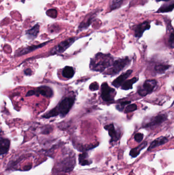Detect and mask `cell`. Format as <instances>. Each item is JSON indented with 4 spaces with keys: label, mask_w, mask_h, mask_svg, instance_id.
<instances>
[{
    "label": "cell",
    "mask_w": 174,
    "mask_h": 175,
    "mask_svg": "<svg viewBox=\"0 0 174 175\" xmlns=\"http://www.w3.org/2000/svg\"><path fill=\"white\" fill-rule=\"evenodd\" d=\"M113 58L110 54L99 53L90 60V69L97 72H103L106 69L111 67Z\"/></svg>",
    "instance_id": "cell-1"
},
{
    "label": "cell",
    "mask_w": 174,
    "mask_h": 175,
    "mask_svg": "<svg viewBox=\"0 0 174 175\" xmlns=\"http://www.w3.org/2000/svg\"><path fill=\"white\" fill-rule=\"evenodd\" d=\"M74 102L75 98L73 97H67L59 102L55 108L42 116V117L49 118L57 115L63 117L69 113Z\"/></svg>",
    "instance_id": "cell-2"
},
{
    "label": "cell",
    "mask_w": 174,
    "mask_h": 175,
    "mask_svg": "<svg viewBox=\"0 0 174 175\" xmlns=\"http://www.w3.org/2000/svg\"><path fill=\"white\" fill-rule=\"evenodd\" d=\"M130 62L131 60L128 57L118 59L115 62H113V64L111 66L112 67L107 70L105 74L115 76L126 68L130 64Z\"/></svg>",
    "instance_id": "cell-3"
},
{
    "label": "cell",
    "mask_w": 174,
    "mask_h": 175,
    "mask_svg": "<svg viewBox=\"0 0 174 175\" xmlns=\"http://www.w3.org/2000/svg\"><path fill=\"white\" fill-rule=\"evenodd\" d=\"M116 95L115 89L112 88L107 84L104 83L101 86V98L104 101L109 102L113 101Z\"/></svg>",
    "instance_id": "cell-4"
},
{
    "label": "cell",
    "mask_w": 174,
    "mask_h": 175,
    "mask_svg": "<svg viewBox=\"0 0 174 175\" xmlns=\"http://www.w3.org/2000/svg\"><path fill=\"white\" fill-rule=\"evenodd\" d=\"M156 85L157 81L155 79L146 80L142 87L138 89V93L141 96H147L153 92Z\"/></svg>",
    "instance_id": "cell-5"
},
{
    "label": "cell",
    "mask_w": 174,
    "mask_h": 175,
    "mask_svg": "<svg viewBox=\"0 0 174 175\" xmlns=\"http://www.w3.org/2000/svg\"><path fill=\"white\" fill-rule=\"evenodd\" d=\"M76 40V37H71L64 40L52 49L50 51V54H60L63 53L73 44Z\"/></svg>",
    "instance_id": "cell-6"
},
{
    "label": "cell",
    "mask_w": 174,
    "mask_h": 175,
    "mask_svg": "<svg viewBox=\"0 0 174 175\" xmlns=\"http://www.w3.org/2000/svg\"><path fill=\"white\" fill-rule=\"evenodd\" d=\"M33 95L37 96L38 95H42L46 96V97H51L53 95V92L50 87L43 86L34 90L29 91L27 93L26 96H32Z\"/></svg>",
    "instance_id": "cell-7"
},
{
    "label": "cell",
    "mask_w": 174,
    "mask_h": 175,
    "mask_svg": "<svg viewBox=\"0 0 174 175\" xmlns=\"http://www.w3.org/2000/svg\"><path fill=\"white\" fill-rule=\"evenodd\" d=\"M168 118L167 114H161L155 116L150 118L148 121L144 123L143 127H152L155 125H159L163 123Z\"/></svg>",
    "instance_id": "cell-8"
},
{
    "label": "cell",
    "mask_w": 174,
    "mask_h": 175,
    "mask_svg": "<svg viewBox=\"0 0 174 175\" xmlns=\"http://www.w3.org/2000/svg\"><path fill=\"white\" fill-rule=\"evenodd\" d=\"M151 22L149 21H147L142 23L135 25L133 27V31L134 32V35L136 37L140 38L142 37L144 32L149 30L150 28Z\"/></svg>",
    "instance_id": "cell-9"
},
{
    "label": "cell",
    "mask_w": 174,
    "mask_h": 175,
    "mask_svg": "<svg viewBox=\"0 0 174 175\" xmlns=\"http://www.w3.org/2000/svg\"><path fill=\"white\" fill-rule=\"evenodd\" d=\"M75 166V157H69L65 158L60 163V166L62 171H71L73 170Z\"/></svg>",
    "instance_id": "cell-10"
},
{
    "label": "cell",
    "mask_w": 174,
    "mask_h": 175,
    "mask_svg": "<svg viewBox=\"0 0 174 175\" xmlns=\"http://www.w3.org/2000/svg\"><path fill=\"white\" fill-rule=\"evenodd\" d=\"M104 129L108 132L109 136L111 137V142H116L119 140L121 136V133L115 129L113 123L105 125Z\"/></svg>",
    "instance_id": "cell-11"
},
{
    "label": "cell",
    "mask_w": 174,
    "mask_h": 175,
    "mask_svg": "<svg viewBox=\"0 0 174 175\" xmlns=\"http://www.w3.org/2000/svg\"><path fill=\"white\" fill-rule=\"evenodd\" d=\"M132 72L133 71L132 70H129L126 72L122 73V74L120 75L119 77H117L116 79H115L112 81V85L116 88H119V87H120L121 85L124 83L125 80L130 76V75L132 74Z\"/></svg>",
    "instance_id": "cell-12"
},
{
    "label": "cell",
    "mask_w": 174,
    "mask_h": 175,
    "mask_svg": "<svg viewBox=\"0 0 174 175\" xmlns=\"http://www.w3.org/2000/svg\"><path fill=\"white\" fill-rule=\"evenodd\" d=\"M96 12H91L90 14H89L79 26V31H82L84 29H87L92 24V20L96 17Z\"/></svg>",
    "instance_id": "cell-13"
},
{
    "label": "cell",
    "mask_w": 174,
    "mask_h": 175,
    "mask_svg": "<svg viewBox=\"0 0 174 175\" xmlns=\"http://www.w3.org/2000/svg\"><path fill=\"white\" fill-rule=\"evenodd\" d=\"M47 43H48V42H44L43 44L38 45H34V46H31L28 47L26 48H23L21 50L18 51L17 53L15 54V55L17 56H20L28 54L29 53L32 52L34 50H37V49L42 48L45 45L47 44Z\"/></svg>",
    "instance_id": "cell-14"
},
{
    "label": "cell",
    "mask_w": 174,
    "mask_h": 175,
    "mask_svg": "<svg viewBox=\"0 0 174 175\" xmlns=\"http://www.w3.org/2000/svg\"><path fill=\"white\" fill-rule=\"evenodd\" d=\"M168 141V139L166 137L161 136L158 138L156 139L155 140L152 142L151 144L150 145L149 147L148 148V151L152 150L153 149L161 146L162 145L165 144Z\"/></svg>",
    "instance_id": "cell-15"
},
{
    "label": "cell",
    "mask_w": 174,
    "mask_h": 175,
    "mask_svg": "<svg viewBox=\"0 0 174 175\" xmlns=\"http://www.w3.org/2000/svg\"><path fill=\"white\" fill-rule=\"evenodd\" d=\"M10 142L8 139H0V156L7 153L10 148Z\"/></svg>",
    "instance_id": "cell-16"
},
{
    "label": "cell",
    "mask_w": 174,
    "mask_h": 175,
    "mask_svg": "<svg viewBox=\"0 0 174 175\" xmlns=\"http://www.w3.org/2000/svg\"><path fill=\"white\" fill-rule=\"evenodd\" d=\"M39 31V25L36 24L31 29L27 30L26 33L28 38L30 40H33L37 37Z\"/></svg>",
    "instance_id": "cell-17"
},
{
    "label": "cell",
    "mask_w": 174,
    "mask_h": 175,
    "mask_svg": "<svg viewBox=\"0 0 174 175\" xmlns=\"http://www.w3.org/2000/svg\"><path fill=\"white\" fill-rule=\"evenodd\" d=\"M148 144L147 141H144L142 143V144H140L136 148H132L131 150L130 151V155L133 158H135L137 157L140 153V151L145 148Z\"/></svg>",
    "instance_id": "cell-18"
},
{
    "label": "cell",
    "mask_w": 174,
    "mask_h": 175,
    "mask_svg": "<svg viewBox=\"0 0 174 175\" xmlns=\"http://www.w3.org/2000/svg\"><path fill=\"white\" fill-rule=\"evenodd\" d=\"M174 0L172 1L171 3H165L161 6L159 9L157 10V13H164V12H172L174 9Z\"/></svg>",
    "instance_id": "cell-19"
},
{
    "label": "cell",
    "mask_w": 174,
    "mask_h": 175,
    "mask_svg": "<svg viewBox=\"0 0 174 175\" xmlns=\"http://www.w3.org/2000/svg\"><path fill=\"white\" fill-rule=\"evenodd\" d=\"M79 161L81 166H88L91 164L92 161L89 159L88 154L86 153H83L80 154L79 156Z\"/></svg>",
    "instance_id": "cell-20"
},
{
    "label": "cell",
    "mask_w": 174,
    "mask_h": 175,
    "mask_svg": "<svg viewBox=\"0 0 174 175\" xmlns=\"http://www.w3.org/2000/svg\"><path fill=\"white\" fill-rule=\"evenodd\" d=\"M75 71L73 67L70 66H67L63 69L62 74L63 77L67 79H70L74 76Z\"/></svg>",
    "instance_id": "cell-21"
},
{
    "label": "cell",
    "mask_w": 174,
    "mask_h": 175,
    "mask_svg": "<svg viewBox=\"0 0 174 175\" xmlns=\"http://www.w3.org/2000/svg\"><path fill=\"white\" fill-rule=\"evenodd\" d=\"M138 81V79L136 77H133L132 79L128 81H125L124 83L121 85V88L124 90H128L129 89H132L133 88V85L134 83H136Z\"/></svg>",
    "instance_id": "cell-22"
},
{
    "label": "cell",
    "mask_w": 174,
    "mask_h": 175,
    "mask_svg": "<svg viewBox=\"0 0 174 175\" xmlns=\"http://www.w3.org/2000/svg\"><path fill=\"white\" fill-rule=\"evenodd\" d=\"M170 67V66L169 65L159 64V65H157L155 66V70L157 73H159V74H163V73H165L167 70Z\"/></svg>",
    "instance_id": "cell-23"
},
{
    "label": "cell",
    "mask_w": 174,
    "mask_h": 175,
    "mask_svg": "<svg viewBox=\"0 0 174 175\" xmlns=\"http://www.w3.org/2000/svg\"><path fill=\"white\" fill-rule=\"evenodd\" d=\"M125 0H112L110 4V9L111 10L117 9L120 8L123 4Z\"/></svg>",
    "instance_id": "cell-24"
},
{
    "label": "cell",
    "mask_w": 174,
    "mask_h": 175,
    "mask_svg": "<svg viewBox=\"0 0 174 175\" xmlns=\"http://www.w3.org/2000/svg\"><path fill=\"white\" fill-rule=\"evenodd\" d=\"M137 107L136 104H129V105L127 106L125 110V112L128 113H130V112H132L134 111L135 110H137Z\"/></svg>",
    "instance_id": "cell-25"
},
{
    "label": "cell",
    "mask_w": 174,
    "mask_h": 175,
    "mask_svg": "<svg viewBox=\"0 0 174 175\" xmlns=\"http://www.w3.org/2000/svg\"><path fill=\"white\" fill-rule=\"evenodd\" d=\"M46 14H47V16L52 17V18H56L57 17V12L55 9H51L48 10L46 12Z\"/></svg>",
    "instance_id": "cell-26"
},
{
    "label": "cell",
    "mask_w": 174,
    "mask_h": 175,
    "mask_svg": "<svg viewBox=\"0 0 174 175\" xmlns=\"http://www.w3.org/2000/svg\"><path fill=\"white\" fill-rule=\"evenodd\" d=\"M168 44L170 46V48H173L174 46V31H172L170 33V35L168 39Z\"/></svg>",
    "instance_id": "cell-27"
},
{
    "label": "cell",
    "mask_w": 174,
    "mask_h": 175,
    "mask_svg": "<svg viewBox=\"0 0 174 175\" xmlns=\"http://www.w3.org/2000/svg\"><path fill=\"white\" fill-rule=\"evenodd\" d=\"M130 103H131L130 101H126V102H121V104H120L117 106V109L120 111H122L123 109H124L125 105H126V104H130Z\"/></svg>",
    "instance_id": "cell-28"
},
{
    "label": "cell",
    "mask_w": 174,
    "mask_h": 175,
    "mask_svg": "<svg viewBox=\"0 0 174 175\" xmlns=\"http://www.w3.org/2000/svg\"><path fill=\"white\" fill-rule=\"evenodd\" d=\"M144 138V135L142 133H138L134 136V139L138 143L142 142V139Z\"/></svg>",
    "instance_id": "cell-29"
},
{
    "label": "cell",
    "mask_w": 174,
    "mask_h": 175,
    "mask_svg": "<svg viewBox=\"0 0 174 175\" xmlns=\"http://www.w3.org/2000/svg\"><path fill=\"white\" fill-rule=\"evenodd\" d=\"M99 89V85L98 84V83L96 82L92 83L90 86V89L92 91L98 90Z\"/></svg>",
    "instance_id": "cell-30"
},
{
    "label": "cell",
    "mask_w": 174,
    "mask_h": 175,
    "mask_svg": "<svg viewBox=\"0 0 174 175\" xmlns=\"http://www.w3.org/2000/svg\"><path fill=\"white\" fill-rule=\"evenodd\" d=\"M25 73L26 75H30L31 74L32 71H31V70L30 69H27L25 70Z\"/></svg>",
    "instance_id": "cell-31"
},
{
    "label": "cell",
    "mask_w": 174,
    "mask_h": 175,
    "mask_svg": "<svg viewBox=\"0 0 174 175\" xmlns=\"http://www.w3.org/2000/svg\"><path fill=\"white\" fill-rule=\"evenodd\" d=\"M170 1H172V0H156V2H160V1H165V2H169Z\"/></svg>",
    "instance_id": "cell-32"
}]
</instances>
